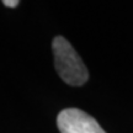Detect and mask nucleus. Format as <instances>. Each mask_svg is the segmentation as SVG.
Returning a JSON list of instances; mask_svg holds the SVG:
<instances>
[{"mask_svg": "<svg viewBox=\"0 0 133 133\" xmlns=\"http://www.w3.org/2000/svg\"><path fill=\"white\" fill-rule=\"evenodd\" d=\"M61 133H106L94 117L79 109H65L57 117Z\"/></svg>", "mask_w": 133, "mask_h": 133, "instance_id": "obj_2", "label": "nucleus"}, {"mask_svg": "<svg viewBox=\"0 0 133 133\" xmlns=\"http://www.w3.org/2000/svg\"><path fill=\"white\" fill-rule=\"evenodd\" d=\"M3 1V4L5 6H8V8H16L17 5H19V1L20 0H1Z\"/></svg>", "mask_w": 133, "mask_h": 133, "instance_id": "obj_3", "label": "nucleus"}, {"mask_svg": "<svg viewBox=\"0 0 133 133\" xmlns=\"http://www.w3.org/2000/svg\"><path fill=\"white\" fill-rule=\"evenodd\" d=\"M52 48L54 66L62 80L73 86L84 85L88 81L89 73L73 46L64 37L58 36L53 38Z\"/></svg>", "mask_w": 133, "mask_h": 133, "instance_id": "obj_1", "label": "nucleus"}]
</instances>
